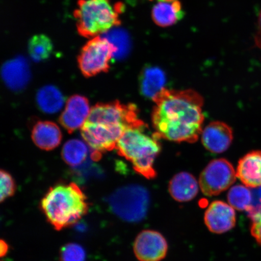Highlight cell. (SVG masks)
I'll use <instances>...</instances> for the list:
<instances>
[{
	"label": "cell",
	"instance_id": "cell-1",
	"mask_svg": "<svg viewBox=\"0 0 261 261\" xmlns=\"http://www.w3.org/2000/svg\"><path fill=\"white\" fill-rule=\"evenodd\" d=\"M152 123L161 139L194 143L203 132V99L192 90L163 89L153 98Z\"/></svg>",
	"mask_w": 261,
	"mask_h": 261
},
{
	"label": "cell",
	"instance_id": "cell-2",
	"mask_svg": "<svg viewBox=\"0 0 261 261\" xmlns=\"http://www.w3.org/2000/svg\"><path fill=\"white\" fill-rule=\"evenodd\" d=\"M41 208L52 226L57 230L76 223L87 213V198L74 182L60 184L48 189Z\"/></svg>",
	"mask_w": 261,
	"mask_h": 261
},
{
	"label": "cell",
	"instance_id": "cell-3",
	"mask_svg": "<svg viewBox=\"0 0 261 261\" xmlns=\"http://www.w3.org/2000/svg\"><path fill=\"white\" fill-rule=\"evenodd\" d=\"M159 137L149 133L148 126L126 129L117 143L118 154L132 163L134 169L147 179L156 177L154 163L161 151Z\"/></svg>",
	"mask_w": 261,
	"mask_h": 261
},
{
	"label": "cell",
	"instance_id": "cell-4",
	"mask_svg": "<svg viewBox=\"0 0 261 261\" xmlns=\"http://www.w3.org/2000/svg\"><path fill=\"white\" fill-rule=\"evenodd\" d=\"M123 9L122 3L112 0H78L73 12L78 33L91 39L117 27Z\"/></svg>",
	"mask_w": 261,
	"mask_h": 261
},
{
	"label": "cell",
	"instance_id": "cell-5",
	"mask_svg": "<svg viewBox=\"0 0 261 261\" xmlns=\"http://www.w3.org/2000/svg\"><path fill=\"white\" fill-rule=\"evenodd\" d=\"M150 197L148 190L141 186L130 185L117 189L109 199L111 210L122 220L137 223L148 212Z\"/></svg>",
	"mask_w": 261,
	"mask_h": 261
},
{
	"label": "cell",
	"instance_id": "cell-6",
	"mask_svg": "<svg viewBox=\"0 0 261 261\" xmlns=\"http://www.w3.org/2000/svg\"><path fill=\"white\" fill-rule=\"evenodd\" d=\"M116 49L107 38L100 36L91 38L82 48L78 64L81 72L86 77L107 72Z\"/></svg>",
	"mask_w": 261,
	"mask_h": 261
},
{
	"label": "cell",
	"instance_id": "cell-7",
	"mask_svg": "<svg viewBox=\"0 0 261 261\" xmlns=\"http://www.w3.org/2000/svg\"><path fill=\"white\" fill-rule=\"evenodd\" d=\"M138 110L132 103L123 104L115 101L99 103L91 109L87 122L123 125L127 128L145 125L139 118Z\"/></svg>",
	"mask_w": 261,
	"mask_h": 261
},
{
	"label": "cell",
	"instance_id": "cell-8",
	"mask_svg": "<svg viewBox=\"0 0 261 261\" xmlns=\"http://www.w3.org/2000/svg\"><path fill=\"white\" fill-rule=\"evenodd\" d=\"M128 129L123 125L86 121L81 128V133L93 150V158L97 159L102 152L116 149L119 140Z\"/></svg>",
	"mask_w": 261,
	"mask_h": 261
},
{
	"label": "cell",
	"instance_id": "cell-9",
	"mask_svg": "<svg viewBox=\"0 0 261 261\" xmlns=\"http://www.w3.org/2000/svg\"><path fill=\"white\" fill-rule=\"evenodd\" d=\"M237 177V172L229 162L224 159H215L201 172L199 186L204 195L211 197L227 190Z\"/></svg>",
	"mask_w": 261,
	"mask_h": 261
},
{
	"label": "cell",
	"instance_id": "cell-10",
	"mask_svg": "<svg viewBox=\"0 0 261 261\" xmlns=\"http://www.w3.org/2000/svg\"><path fill=\"white\" fill-rule=\"evenodd\" d=\"M168 245L158 231L143 230L136 238L134 252L140 261H161L167 254Z\"/></svg>",
	"mask_w": 261,
	"mask_h": 261
},
{
	"label": "cell",
	"instance_id": "cell-11",
	"mask_svg": "<svg viewBox=\"0 0 261 261\" xmlns=\"http://www.w3.org/2000/svg\"><path fill=\"white\" fill-rule=\"evenodd\" d=\"M234 208L223 201H215L210 205L204 214V223L211 232H227L236 224Z\"/></svg>",
	"mask_w": 261,
	"mask_h": 261
},
{
	"label": "cell",
	"instance_id": "cell-12",
	"mask_svg": "<svg viewBox=\"0 0 261 261\" xmlns=\"http://www.w3.org/2000/svg\"><path fill=\"white\" fill-rule=\"evenodd\" d=\"M90 111L89 102L86 97L74 95L68 99L60 122L68 133H73L83 126Z\"/></svg>",
	"mask_w": 261,
	"mask_h": 261
},
{
	"label": "cell",
	"instance_id": "cell-13",
	"mask_svg": "<svg viewBox=\"0 0 261 261\" xmlns=\"http://www.w3.org/2000/svg\"><path fill=\"white\" fill-rule=\"evenodd\" d=\"M201 135L205 148L214 153L226 151L233 138V130L226 123L218 121L208 124Z\"/></svg>",
	"mask_w": 261,
	"mask_h": 261
},
{
	"label": "cell",
	"instance_id": "cell-14",
	"mask_svg": "<svg viewBox=\"0 0 261 261\" xmlns=\"http://www.w3.org/2000/svg\"><path fill=\"white\" fill-rule=\"evenodd\" d=\"M31 74L27 60L20 57L6 62L2 68V76L6 86L15 91L23 90L28 86Z\"/></svg>",
	"mask_w": 261,
	"mask_h": 261
},
{
	"label": "cell",
	"instance_id": "cell-15",
	"mask_svg": "<svg viewBox=\"0 0 261 261\" xmlns=\"http://www.w3.org/2000/svg\"><path fill=\"white\" fill-rule=\"evenodd\" d=\"M237 177L248 188L261 186V151H253L238 162Z\"/></svg>",
	"mask_w": 261,
	"mask_h": 261
},
{
	"label": "cell",
	"instance_id": "cell-16",
	"mask_svg": "<svg viewBox=\"0 0 261 261\" xmlns=\"http://www.w3.org/2000/svg\"><path fill=\"white\" fill-rule=\"evenodd\" d=\"M32 138L38 148L50 151L60 145L62 133L56 123L50 121H38L33 126Z\"/></svg>",
	"mask_w": 261,
	"mask_h": 261
},
{
	"label": "cell",
	"instance_id": "cell-17",
	"mask_svg": "<svg viewBox=\"0 0 261 261\" xmlns=\"http://www.w3.org/2000/svg\"><path fill=\"white\" fill-rule=\"evenodd\" d=\"M199 187L197 179L188 172H182L175 175L169 185L172 197L178 202L191 201L197 196Z\"/></svg>",
	"mask_w": 261,
	"mask_h": 261
},
{
	"label": "cell",
	"instance_id": "cell-18",
	"mask_svg": "<svg viewBox=\"0 0 261 261\" xmlns=\"http://www.w3.org/2000/svg\"><path fill=\"white\" fill-rule=\"evenodd\" d=\"M185 13L180 2H158L151 10V18L161 28L170 27L184 18Z\"/></svg>",
	"mask_w": 261,
	"mask_h": 261
},
{
	"label": "cell",
	"instance_id": "cell-19",
	"mask_svg": "<svg viewBox=\"0 0 261 261\" xmlns=\"http://www.w3.org/2000/svg\"><path fill=\"white\" fill-rule=\"evenodd\" d=\"M166 76L158 67L145 68L140 78V91L143 96L153 99L156 94L165 89Z\"/></svg>",
	"mask_w": 261,
	"mask_h": 261
},
{
	"label": "cell",
	"instance_id": "cell-20",
	"mask_svg": "<svg viewBox=\"0 0 261 261\" xmlns=\"http://www.w3.org/2000/svg\"><path fill=\"white\" fill-rule=\"evenodd\" d=\"M36 100L42 112L56 113L63 108L65 99L63 94L56 87L46 86L38 90Z\"/></svg>",
	"mask_w": 261,
	"mask_h": 261
},
{
	"label": "cell",
	"instance_id": "cell-21",
	"mask_svg": "<svg viewBox=\"0 0 261 261\" xmlns=\"http://www.w3.org/2000/svg\"><path fill=\"white\" fill-rule=\"evenodd\" d=\"M89 148L79 139H71L65 143L62 156L65 163L71 166H77L86 161Z\"/></svg>",
	"mask_w": 261,
	"mask_h": 261
},
{
	"label": "cell",
	"instance_id": "cell-22",
	"mask_svg": "<svg viewBox=\"0 0 261 261\" xmlns=\"http://www.w3.org/2000/svg\"><path fill=\"white\" fill-rule=\"evenodd\" d=\"M54 45L50 38L44 34L34 35L29 40L28 50L29 55L35 62L47 60L53 52Z\"/></svg>",
	"mask_w": 261,
	"mask_h": 261
},
{
	"label": "cell",
	"instance_id": "cell-23",
	"mask_svg": "<svg viewBox=\"0 0 261 261\" xmlns=\"http://www.w3.org/2000/svg\"><path fill=\"white\" fill-rule=\"evenodd\" d=\"M227 200L231 207L238 211H248L252 206L254 198L246 186H234L228 192Z\"/></svg>",
	"mask_w": 261,
	"mask_h": 261
},
{
	"label": "cell",
	"instance_id": "cell-24",
	"mask_svg": "<svg viewBox=\"0 0 261 261\" xmlns=\"http://www.w3.org/2000/svg\"><path fill=\"white\" fill-rule=\"evenodd\" d=\"M86 252L81 245L68 243L60 251L61 261H86Z\"/></svg>",
	"mask_w": 261,
	"mask_h": 261
},
{
	"label": "cell",
	"instance_id": "cell-25",
	"mask_svg": "<svg viewBox=\"0 0 261 261\" xmlns=\"http://www.w3.org/2000/svg\"><path fill=\"white\" fill-rule=\"evenodd\" d=\"M249 216L253 221L251 233L257 243L261 245V205L253 204L247 211Z\"/></svg>",
	"mask_w": 261,
	"mask_h": 261
},
{
	"label": "cell",
	"instance_id": "cell-26",
	"mask_svg": "<svg viewBox=\"0 0 261 261\" xmlns=\"http://www.w3.org/2000/svg\"><path fill=\"white\" fill-rule=\"evenodd\" d=\"M1 177V201L3 202L6 199L12 197L15 194V184L14 179L7 171L2 170L0 173Z\"/></svg>",
	"mask_w": 261,
	"mask_h": 261
},
{
	"label": "cell",
	"instance_id": "cell-27",
	"mask_svg": "<svg viewBox=\"0 0 261 261\" xmlns=\"http://www.w3.org/2000/svg\"><path fill=\"white\" fill-rule=\"evenodd\" d=\"M254 42L256 46L261 49V11L259 13L258 19H257V29L254 37Z\"/></svg>",
	"mask_w": 261,
	"mask_h": 261
},
{
	"label": "cell",
	"instance_id": "cell-28",
	"mask_svg": "<svg viewBox=\"0 0 261 261\" xmlns=\"http://www.w3.org/2000/svg\"><path fill=\"white\" fill-rule=\"evenodd\" d=\"M2 256H3V253L6 254V252H8V246L5 242H3V241H2Z\"/></svg>",
	"mask_w": 261,
	"mask_h": 261
},
{
	"label": "cell",
	"instance_id": "cell-29",
	"mask_svg": "<svg viewBox=\"0 0 261 261\" xmlns=\"http://www.w3.org/2000/svg\"><path fill=\"white\" fill-rule=\"evenodd\" d=\"M257 201H258L259 203L257 204L261 205V186L260 187H259L258 190L257 191Z\"/></svg>",
	"mask_w": 261,
	"mask_h": 261
},
{
	"label": "cell",
	"instance_id": "cell-30",
	"mask_svg": "<svg viewBox=\"0 0 261 261\" xmlns=\"http://www.w3.org/2000/svg\"><path fill=\"white\" fill-rule=\"evenodd\" d=\"M158 2H171L175 1V0H156Z\"/></svg>",
	"mask_w": 261,
	"mask_h": 261
}]
</instances>
